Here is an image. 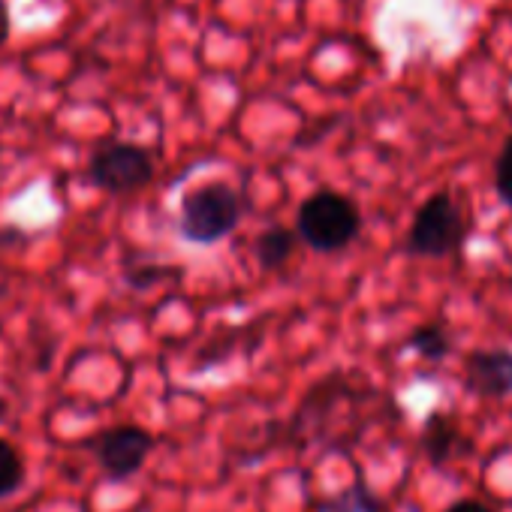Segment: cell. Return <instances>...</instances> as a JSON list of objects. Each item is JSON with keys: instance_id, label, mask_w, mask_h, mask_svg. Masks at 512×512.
Wrapping results in <instances>:
<instances>
[{"instance_id": "1", "label": "cell", "mask_w": 512, "mask_h": 512, "mask_svg": "<svg viewBox=\"0 0 512 512\" xmlns=\"http://www.w3.org/2000/svg\"><path fill=\"white\" fill-rule=\"evenodd\" d=\"M359 232H362L359 205L338 190H317L299 205L296 235L320 253L344 250L350 241H356Z\"/></svg>"}, {"instance_id": "2", "label": "cell", "mask_w": 512, "mask_h": 512, "mask_svg": "<svg viewBox=\"0 0 512 512\" xmlns=\"http://www.w3.org/2000/svg\"><path fill=\"white\" fill-rule=\"evenodd\" d=\"M241 220V199L229 184L211 181L190 190L181 202L178 232L190 244H214L226 238Z\"/></svg>"}, {"instance_id": "3", "label": "cell", "mask_w": 512, "mask_h": 512, "mask_svg": "<svg viewBox=\"0 0 512 512\" xmlns=\"http://www.w3.org/2000/svg\"><path fill=\"white\" fill-rule=\"evenodd\" d=\"M467 238V223L452 202L449 193L431 196L425 205H419L410 235H407V250L413 256H428V260H443L461 250Z\"/></svg>"}, {"instance_id": "4", "label": "cell", "mask_w": 512, "mask_h": 512, "mask_svg": "<svg viewBox=\"0 0 512 512\" xmlns=\"http://www.w3.org/2000/svg\"><path fill=\"white\" fill-rule=\"evenodd\" d=\"M154 154L136 142H106L88 160V181L106 193H133L151 184Z\"/></svg>"}, {"instance_id": "5", "label": "cell", "mask_w": 512, "mask_h": 512, "mask_svg": "<svg viewBox=\"0 0 512 512\" xmlns=\"http://www.w3.org/2000/svg\"><path fill=\"white\" fill-rule=\"evenodd\" d=\"M151 446H154V437L145 428L124 425V428L106 431L97 440V458L112 479H124V476H133L145 464Z\"/></svg>"}, {"instance_id": "6", "label": "cell", "mask_w": 512, "mask_h": 512, "mask_svg": "<svg viewBox=\"0 0 512 512\" xmlns=\"http://www.w3.org/2000/svg\"><path fill=\"white\" fill-rule=\"evenodd\" d=\"M464 386L479 398H509L512 395V350H476L464 362Z\"/></svg>"}, {"instance_id": "7", "label": "cell", "mask_w": 512, "mask_h": 512, "mask_svg": "<svg viewBox=\"0 0 512 512\" xmlns=\"http://www.w3.org/2000/svg\"><path fill=\"white\" fill-rule=\"evenodd\" d=\"M422 452L431 464H446L452 455L458 452H467V440L464 434L458 431V425L443 416V413H431L425 428H422Z\"/></svg>"}, {"instance_id": "8", "label": "cell", "mask_w": 512, "mask_h": 512, "mask_svg": "<svg viewBox=\"0 0 512 512\" xmlns=\"http://www.w3.org/2000/svg\"><path fill=\"white\" fill-rule=\"evenodd\" d=\"M296 241L299 235L287 226H269L256 235V244H253V253H256V263L263 269H281L293 250H296Z\"/></svg>"}, {"instance_id": "9", "label": "cell", "mask_w": 512, "mask_h": 512, "mask_svg": "<svg viewBox=\"0 0 512 512\" xmlns=\"http://www.w3.org/2000/svg\"><path fill=\"white\" fill-rule=\"evenodd\" d=\"M323 512H386V506L371 494V488L359 479L350 488H344L338 497L323 503Z\"/></svg>"}, {"instance_id": "10", "label": "cell", "mask_w": 512, "mask_h": 512, "mask_svg": "<svg viewBox=\"0 0 512 512\" xmlns=\"http://www.w3.org/2000/svg\"><path fill=\"white\" fill-rule=\"evenodd\" d=\"M407 347L416 350L425 362H443L452 353V341H449V335L440 326H419L410 335Z\"/></svg>"}, {"instance_id": "11", "label": "cell", "mask_w": 512, "mask_h": 512, "mask_svg": "<svg viewBox=\"0 0 512 512\" xmlns=\"http://www.w3.org/2000/svg\"><path fill=\"white\" fill-rule=\"evenodd\" d=\"M25 482V464H22V455L16 452L13 443H7L0 437V500L16 494Z\"/></svg>"}, {"instance_id": "12", "label": "cell", "mask_w": 512, "mask_h": 512, "mask_svg": "<svg viewBox=\"0 0 512 512\" xmlns=\"http://www.w3.org/2000/svg\"><path fill=\"white\" fill-rule=\"evenodd\" d=\"M494 187H497V196L512 208V133H509V139L503 142V148L497 154V163H494Z\"/></svg>"}, {"instance_id": "13", "label": "cell", "mask_w": 512, "mask_h": 512, "mask_svg": "<svg viewBox=\"0 0 512 512\" xmlns=\"http://www.w3.org/2000/svg\"><path fill=\"white\" fill-rule=\"evenodd\" d=\"M446 512H497V509H491V506L482 503V500H458V503H452Z\"/></svg>"}, {"instance_id": "14", "label": "cell", "mask_w": 512, "mask_h": 512, "mask_svg": "<svg viewBox=\"0 0 512 512\" xmlns=\"http://www.w3.org/2000/svg\"><path fill=\"white\" fill-rule=\"evenodd\" d=\"M509 290H512V278H509Z\"/></svg>"}]
</instances>
